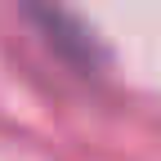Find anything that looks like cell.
Wrapping results in <instances>:
<instances>
[{
    "instance_id": "1",
    "label": "cell",
    "mask_w": 161,
    "mask_h": 161,
    "mask_svg": "<svg viewBox=\"0 0 161 161\" xmlns=\"http://www.w3.org/2000/svg\"><path fill=\"white\" fill-rule=\"evenodd\" d=\"M18 9H23V18L36 27V36L45 40L67 67L85 72V76L103 67V49H98L94 31L80 23L63 0H18Z\"/></svg>"
}]
</instances>
